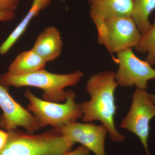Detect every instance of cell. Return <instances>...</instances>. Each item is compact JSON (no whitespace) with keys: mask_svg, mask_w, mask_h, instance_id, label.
<instances>
[{"mask_svg":"<svg viewBox=\"0 0 155 155\" xmlns=\"http://www.w3.org/2000/svg\"><path fill=\"white\" fill-rule=\"evenodd\" d=\"M46 62L32 49L19 53L10 64L8 72L25 75L45 69Z\"/></svg>","mask_w":155,"mask_h":155,"instance_id":"13","label":"cell"},{"mask_svg":"<svg viewBox=\"0 0 155 155\" xmlns=\"http://www.w3.org/2000/svg\"><path fill=\"white\" fill-rule=\"evenodd\" d=\"M63 45L59 30L54 26H51L39 35L32 50L47 63L60 56Z\"/></svg>","mask_w":155,"mask_h":155,"instance_id":"11","label":"cell"},{"mask_svg":"<svg viewBox=\"0 0 155 155\" xmlns=\"http://www.w3.org/2000/svg\"><path fill=\"white\" fill-rule=\"evenodd\" d=\"M8 131H5L0 129V151L5 147L8 141Z\"/></svg>","mask_w":155,"mask_h":155,"instance_id":"19","label":"cell"},{"mask_svg":"<svg viewBox=\"0 0 155 155\" xmlns=\"http://www.w3.org/2000/svg\"><path fill=\"white\" fill-rule=\"evenodd\" d=\"M19 0H0V12L14 11L17 10Z\"/></svg>","mask_w":155,"mask_h":155,"instance_id":"16","label":"cell"},{"mask_svg":"<svg viewBox=\"0 0 155 155\" xmlns=\"http://www.w3.org/2000/svg\"><path fill=\"white\" fill-rule=\"evenodd\" d=\"M95 25L116 17L132 16L133 0H88Z\"/></svg>","mask_w":155,"mask_h":155,"instance_id":"10","label":"cell"},{"mask_svg":"<svg viewBox=\"0 0 155 155\" xmlns=\"http://www.w3.org/2000/svg\"><path fill=\"white\" fill-rule=\"evenodd\" d=\"M58 130L67 139L81 143L95 155H106L105 140L108 132L104 125L75 122Z\"/></svg>","mask_w":155,"mask_h":155,"instance_id":"9","label":"cell"},{"mask_svg":"<svg viewBox=\"0 0 155 155\" xmlns=\"http://www.w3.org/2000/svg\"><path fill=\"white\" fill-rule=\"evenodd\" d=\"M24 96L29 101L26 109L32 113L41 127L50 125L60 129L82 117L80 104L75 102L76 94L73 91H67L64 104L41 99L29 89L25 91Z\"/></svg>","mask_w":155,"mask_h":155,"instance_id":"4","label":"cell"},{"mask_svg":"<svg viewBox=\"0 0 155 155\" xmlns=\"http://www.w3.org/2000/svg\"><path fill=\"white\" fill-rule=\"evenodd\" d=\"M52 0H33L25 17L0 45V55L6 54L27 29L31 21L49 5Z\"/></svg>","mask_w":155,"mask_h":155,"instance_id":"12","label":"cell"},{"mask_svg":"<svg viewBox=\"0 0 155 155\" xmlns=\"http://www.w3.org/2000/svg\"><path fill=\"white\" fill-rule=\"evenodd\" d=\"M98 42L112 54L135 48L142 35L132 16L116 17L95 25Z\"/></svg>","mask_w":155,"mask_h":155,"instance_id":"5","label":"cell"},{"mask_svg":"<svg viewBox=\"0 0 155 155\" xmlns=\"http://www.w3.org/2000/svg\"><path fill=\"white\" fill-rule=\"evenodd\" d=\"M83 72L76 71L67 74H56L41 69L25 75H15L7 72L0 75V83L8 87H31L43 91L45 101L59 103L66 100L67 87L74 86L83 77Z\"/></svg>","mask_w":155,"mask_h":155,"instance_id":"3","label":"cell"},{"mask_svg":"<svg viewBox=\"0 0 155 155\" xmlns=\"http://www.w3.org/2000/svg\"><path fill=\"white\" fill-rule=\"evenodd\" d=\"M155 116V104L151 94L146 90L136 87L132 96L130 110L121 122L120 127L132 132L139 138L147 155H150L148 145L150 123Z\"/></svg>","mask_w":155,"mask_h":155,"instance_id":"6","label":"cell"},{"mask_svg":"<svg viewBox=\"0 0 155 155\" xmlns=\"http://www.w3.org/2000/svg\"><path fill=\"white\" fill-rule=\"evenodd\" d=\"M151 97L153 102L155 104V94H151Z\"/></svg>","mask_w":155,"mask_h":155,"instance_id":"20","label":"cell"},{"mask_svg":"<svg viewBox=\"0 0 155 155\" xmlns=\"http://www.w3.org/2000/svg\"><path fill=\"white\" fill-rule=\"evenodd\" d=\"M115 61L119 65L116 74L118 85L124 87H136L146 90L148 82L155 78V69L147 61L136 55L132 49L117 54Z\"/></svg>","mask_w":155,"mask_h":155,"instance_id":"7","label":"cell"},{"mask_svg":"<svg viewBox=\"0 0 155 155\" xmlns=\"http://www.w3.org/2000/svg\"><path fill=\"white\" fill-rule=\"evenodd\" d=\"M132 17L142 35L151 27L150 17L155 10V0H133Z\"/></svg>","mask_w":155,"mask_h":155,"instance_id":"14","label":"cell"},{"mask_svg":"<svg viewBox=\"0 0 155 155\" xmlns=\"http://www.w3.org/2000/svg\"><path fill=\"white\" fill-rule=\"evenodd\" d=\"M135 49L137 52L146 54V61L152 66L155 65V21L149 30L142 35Z\"/></svg>","mask_w":155,"mask_h":155,"instance_id":"15","label":"cell"},{"mask_svg":"<svg viewBox=\"0 0 155 155\" xmlns=\"http://www.w3.org/2000/svg\"><path fill=\"white\" fill-rule=\"evenodd\" d=\"M118 83L115 72H101L94 74L87 82V91L90 99L80 104L82 120L84 122L98 121L106 127L113 141L121 142L125 137L116 129V107L115 92Z\"/></svg>","mask_w":155,"mask_h":155,"instance_id":"1","label":"cell"},{"mask_svg":"<svg viewBox=\"0 0 155 155\" xmlns=\"http://www.w3.org/2000/svg\"><path fill=\"white\" fill-rule=\"evenodd\" d=\"M90 151L85 147L81 145L78 147L76 149L68 152L61 155H89Z\"/></svg>","mask_w":155,"mask_h":155,"instance_id":"17","label":"cell"},{"mask_svg":"<svg viewBox=\"0 0 155 155\" xmlns=\"http://www.w3.org/2000/svg\"><path fill=\"white\" fill-rule=\"evenodd\" d=\"M0 127L7 130L21 127L27 132L34 134L41 128L34 116L12 97L7 87L0 83Z\"/></svg>","mask_w":155,"mask_h":155,"instance_id":"8","label":"cell"},{"mask_svg":"<svg viewBox=\"0 0 155 155\" xmlns=\"http://www.w3.org/2000/svg\"><path fill=\"white\" fill-rule=\"evenodd\" d=\"M14 11H2L0 12V22H8L15 18Z\"/></svg>","mask_w":155,"mask_h":155,"instance_id":"18","label":"cell"},{"mask_svg":"<svg viewBox=\"0 0 155 155\" xmlns=\"http://www.w3.org/2000/svg\"><path fill=\"white\" fill-rule=\"evenodd\" d=\"M7 131L8 141L0 155H61L72 150L75 144L55 128L38 134L17 129Z\"/></svg>","mask_w":155,"mask_h":155,"instance_id":"2","label":"cell"}]
</instances>
